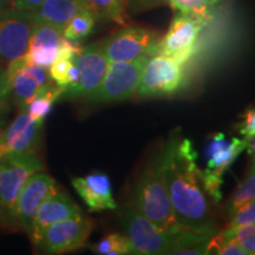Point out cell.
<instances>
[{"mask_svg": "<svg viewBox=\"0 0 255 255\" xmlns=\"http://www.w3.org/2000/svg\"><path fill=\"white\" fill-rule=\"evenodd\" d=\"M207 23L195 15L177 12L164 37L159 40L158 52L186 64L195 52L201 30Z\"/></svg>", "mask_w": 255, "mask_h": 255, "instance_id": "8fae6325", "label": "cell"}, {"mask_svg": "<svg viewBox=\"0 0 255 255\" xmlns=\"http://www.w3.org/2000/svg\"><path fill=\"white\" fill-rule=\"evenodd\" d=\"M51 81L52 78L49 69L28 63L9 81V100L17 105L19 110H25L37 92Z\"/></svg>", "mask_w": 255, "mask_h": 255, "instance_id": "9a60e30c", "label": "cell"}, {"mask_svg": "<svg viewBox=\"0 0 255 255\" xmlns=\"http://www.w3.org/2000/svg\"><path fill=\"white\" fill-rule=\"evenodd\" d=\"M164 5L168 0H127V11L128 14H138Z\"/></svg>", "mask_w": 255, "mask_h": 255, "instance_id": "f1b7e54d", "label": "cell"}, {"mask_svg": "<svg viewBox=\"0 0 255 255\" xmlns=\"http://www.w3.org/2000/svg\"><path fill=\"white\" fill-rule=\"evenodd\" d=\"M159 34L141 26H124L103 40L109 62H131L158 52Z\"/></svg>", "mask_w": 255, "mask_h": 255, "instance_id": "52a82bcc", "label": "cell"}, {"mask_svg": "<svg viewBox=\"0 0 255 255\" xmlns=\"http://www.w3.org/2000/svg\"><path fill=\"white\" fill-rule=\"evenodd\" d=\"M168 4L175 11L181 13L191 14L202 19L206 23L210 20V8L202 0H168Z\"/></svg>", "mask_w": 255, "mask_h": 255, "instance_id": "484cf974", "label": "cell"}, {"mask_svg": "<svg viewBox=\"0 0 255 255\" xmlns=\"http://www.w3.org/2000/svg\"><path fill=\"white\" fill-rule=\"evenodd\" d=\"M43 123L32 120L27 111L20 110L0 136V156L6 154H36Z\"/></svg>", "mask_w": 255, "mask_h": 255, "instance_id": "4fadbf2b", "label": "cell"}, {"mask_svg": "<svg viewBox=\"0 0 255 255\" xmlns=\"http://www.w3.org/2000/svg\"><path fill=\"white\" fill-rule=\"evenodd\" d=\"M75 64V60L56 58L49 68V72L52 81L60 87H68L70 84V72Z\"/></svg>", "mask_w": 255, "mask_h": 255, "instance_id": "4316f807", "label": "cell"}, {"mask_svg": "<svg viewBox=\"0 0 255 255\" xmlns=\"http://www.w3.org/2000/svg\"><path fill=\"white\" fill-rule=\"evenodd\" d=\"M9 90H11V85H9L7 72H6V69L0 65V101L9 100Z\"/></svg>", "mask_w": 255, "mask_h": 255, "instance_id": "1f68e13d", "label": "cell"}, {"mask_svg": "<svg viewBox=\"0 0 255 255\" xmlns=\"http://www.w3.org/2000/svg\"><path fill=\"white\" fill-rule=\"evenodd\" d=\"M240 133L244 138L250 139L255 133V110H248L240 124Z\"/></svg>", "mask_w": 255, "mask_h": 255, "instance_id": "f546056e", "label": "cell"}, {"mask_svg": "<svg viewBox=\"0 0 255 255\" xmlns=\"http://www.w3.org/2000/svg\"><path fill=\"white\" fill-rule=\"evenodd\" d=\"M9 110V101H0V115L7 114Z\"/></svg>", "mask_w": 255, "mask_h": 255, "instance_id": "836d02e7", "label": "cell"}, {"mask_svg": "<svg viewBox=\"0 0 255 255\" xmlns=\"http://www.w3.org/2000/svg\"><path fill=\"white\" fill-rule=\"evenodd\" d=\"M92 228L91 220L83 215L69 218L51 225L34 246L41 253L62 254L87 245Z\"/></svg>", "mask_w": 255, "mask_h": 255, "instance_id": "30bf717a", "label": "cell"}, {"mask_svg": "<svg viewBox=\"0 0 255 255\" xmlns=\"http://www.w3.org/2000/svg\"><path fill=\"white\" fill-rule=\"evenodd\" d=\"M133 205L143 216L161 231L180 234L183 228L175 218L159 157L145 169L133 190Z\"/></svg>", "mask_w": 255, "mask_h": 255, "instance_id": "7a4b0ae2", "label": "cell"}, {"mask_svg": "<svg viewBox=\"0 0 255 255\" xmlns=\"http://www.w3.org/2000/svg\"><path fill=\"white\" fill-rule=\"evenodd\" d=\"M246 139H239L233 137L227 139L223 133H215L212 136L206 150L207 171L221 176L227 169L231 167L233 162L239 155L246 149Z\"/></svg>", "mask_w": 255, "mask_h": 255, "instance_id": "ac0fdd59", "label": "cell"}, {"mask_svg": "<svg viewBox=\"0 0 255 255\" xmlns=\"http://www.w3.org/2000/svg\"><path fill=\"white\" fill-rule=\"evenodd\" d=\"M95 24L94 15L83 8L63 28V37L72 41H81L94 31Z\"/></svg>", "mask_w": 255, "mask_h": 255, "instance_id": "7402d4cb", "label": "cell"}, {"mask_svg": "<svg viewBox=\"0 0 255 255\" xmlns=\"http://www.w3.org/2000/svg\"><path fill=\"white\" fill-rule=\"evenodd\" d=\"M79 215H83L81 208L66 194L56 189L37 209L28 237L33 245H36L51 225Z\"/></svg>", "mask_w": 255, "mask_h": 255, "instance_id": "5bb4252c", "label": "cell"}, {"mask_svg": "<svg viewBox=\"0 0 255 255\" xmlns=\"http://www.w3.org/2000/svg\"><path fill=\"white\" fill-rule=\"evenodd\" d=\"M34 24L32 12L14 8L0 11V62L8 64L26 53Z\"/></svg>", "mask_w": 255, "mask_h": 255, "instance_id": "9c48e42d", "label": "cell"}, {"mask_svg": "<svg viewBox=\"0 0 255 255\" xmlns=\"http://www.w3.org/2000/svg\"><path fill=\"white\" fill-rule=\"evenodd\" d=\"M72 186L87 203L90 212L117 208L113 197L111 182L108 175L94 173L84 177L72 178Z\"/></svg>", "mask_w": 255, "mask_h": 255, "instance_id": "2e32d148", "label": "cell"}, {"mask_svg": "<svg viewBox=\"0 0 255 255\" xmlns=\"http://www.w3.org/2000/svg\"><path fill=\"white\" fill-rule=\"evenodd\" d=\"M44 169L37 154L0 156V208L5 220L13 222V213L21 189L32 175Z\"/></svg>", "mask_w": 255, "mask_h": 255, "instance_id": "3957f363", "label": "cell"}, {"mask_svg": "<svg viewBox=\"0 0 255 255\" xmlns=\"http://www.w3.org/2000/svg\"><path fill=\"white\" fill-rule=\"evenodd\" d=\"M81 5L96 21H113L122 26L128 23L127 0H81Z\"/></svg>", "mask_w": 255, "mask_h": 255, "instance_id": "ffe728a7", "label": "cell"}, {"mask_svg": "<svg viewBox=\"0 0 255 255\" xmlns=\"http://www.w3.org/2000/svg\"><path fill=\"white\" fill-rule=\"evenodd\" d=\"M81 9H83L82 5L72 0H44L32 14L36 23L52 25L63 31L65 25Z\"/></svg>", "mask_w": 255, "mask_h": 255, "instance_id": "d6986e66", "label": "cell"}, {"mask_svg": "<svg viewBox=\"0 0 255 255\" xmlns=\"http://www.w3.org/2000/svg\"><path fill=\"white\" fill-rule=\"evenodd\" d=\"M253 199H255V170H250L247 177L237 187L226 205V214L231 216L238 208Z\"/></svg>", "mask_w": 255, "mask_h": 255, "instance_id": "cb8c5ba5", "label": "cell"}, {"mask_svg": "<svg viewBox=\"0 0 255 255\" xmlns=\"http://www.w3.org/2000/svg\"><path fill=\"white\" fill-rule=\"evenodd\" d=\"M91 250L100 255H124L131 254V245L126 235L111 233L91 246Z\"/></svg>", "mask_w": 255, "mask_h": 255, "instance_id": "603a6c76", "label": "cell"}, {"mask_svg": "<svg viewBox=\"0 0 255 255\" xmlns=\"http://www.w3.org/2000/svg\"><path fill=\"white\" fill-rule=\"evenodd\" d=\"M9 4H11V0H0V11L9 8Z\"/></svg>", "mask_w": 255, "mask_h": 255, "instance_id": "e575fe53", "label": "cell"}, {"mask_svg": "<svg viewBox=\"0 0 255 255\" xmlns=\"http://www.w3.org/2000/svg\"><path fill=\"white\" fill-rule=\"evenodd\" d=\"M72 1H77V2H79V4H81V0H72Z\"/></svg>", "mask_w": 255, "mask_h": 255, "instance_id": "74e56055", "label": "cell"}, {"mask_svg": "<svg viewBox=\"0 0 255 255\" xmlns=\"http://www.w3.org/2000/svg\"><path fill=\"white\" fill-rule=\"evenodd\" d=\"M183 82V64L156 53L145 63L136 92L142 98L164 97L180 90Z\"/></svg>", "mask_w": 255, "mask_h": 255, "instance_id": "8992f818", "label": "cell"}, {"mask_svg": "<svg viewBox=\"0 0 255 255\" xmlns=\"http://www.w3.org/2000/svg\"><path fill=\"white\" fill-rule=\"evenodd\" d=\"M75 63L79 71L78 82L71 87H65L62 98L72 100L83 97L88 100L100 87L109 68L110 62L105 55L103 41L82 47Z\"/></svg>", "mask_w": 255, "mask_h": 255, "instance_id": "ba28073f", "label": "cell"}, {"mask_svg": "<svg viewBox=\"0 0 255 255\" xmlns=\"http://www.w3.org/2000/svg\"><path fill=\"white\" fill-rule=\"evenodd\" d=\"M126 237L131 245V254H167L178 234L161 231L135 208L128 206L121 213ZM181 234V233H180Z\"/></svg>", "mask_w": 255, "mask_h": 255, "instance_id": "277c9868", "label": "cell"}, {"mask_svg": "<svg viewBox=\"0 0 255 255\" xmlns=\"http://www.w3.org/2000/svg\"><path fill=\"white\" fill-rule=\"evenodd\" d=\"M248 154H250L252 158V167L251 170H255V133L251 137L250 139H247V146H246Z\"/></svg>", "mask_w": 255, "mask_h": 255, "instance_id": "d6a6232c", "label": "cell"}, {"mask_svg": "<svg viewBox=\"0 0 255 255\" xmlns=\"http://www.w3.org/2000/svg\"><path fill=\"white\" fill-rule=\"evenodd\" d=\"M220 233L223 238L234 239L247 255H255V225L228 226Z\"/></svg>", "mask_w": 255, "mask_h": 255, "instance_id": "d4e9b609", "label": "cell"}, {"mask_svg": "<svg viewBox=\"0 0 255 255\" xmlns=\"http://www.w3.org/2000/svg\"><path fill=\"white\" fill-rule=\"evenodd\" d=\"M214 234H201L186 229L175 239L167 254L173 255H200L207 254L210 239Z\"/></svg>", "mask_w": 255, "mask_h": 255, "instance_id": "44dd1931", "label": "cell"}, {"mask_svg": "<svg viewBox=\"0 0 255 255\" xmlns=\"http://www.w3.org/2000/svg\"><path fill=\"white\" fill-rule=\"evenodd\" d=\"M4 221H5V216H4V214H2L1 208H0V226H1L2 223H4Z\"/></svg>", "mask_w": 255, "mask_h": 255, "instance_id": "8d00e7d4", "label": "cell"}, {"mask_svg": "<svg viewBox=\"0 0 255 255\" xmlns=\"http://www.w3.org/2000/svg\"><path fill=\"white\" fill-rule=\"evenodd\" d=\"M62 38L63 31L60 28L49 24L36 23L25 55L30 63L49 69L56 59Z\"/></svg>", "mask_w": 255, "mask_h": 255, "instance_id": "e0dca14e", "label": "cell"}, {"mask_svg": "<svg viewBox=\"0 0 255 255\" xmlns=\"http://www.w3.org/2000/svg\"><path fill=\"white\" fill-rule=\"evenodd\" d=\"M159 159L177 222L189 231L215 234L214 201L203 186L202 170L196 164L191 142L187 138L171 139Z\"/></svg>", "mask_w": 255, "mask_h": 255, "instance_id": "6da1fadb", "label": "cell"}, {"mask_svg": "<svg viewBox=\"0 0 255 255\" xmlns=\"http://www.w3.org/2000/svg\"><path fill=\"white\" fill-rule=\"evenodd\" d=\"M149 58L145 56L131 62H110L101 85L88 100L111 103L131 98L136 94L143 68Z\"/></svg>", "mask_w": 255, "mask_h": 255, "instance_id": "5b68a950", "label": "cell"}, {"mask_svg": "<svg viewBox=\"0 0 255 255\" xmlns=\"http://www.w3.org/2000/svg\"><path fill=\"white\" fill-rule=\"evenodd\" d=\"M56 189L58 188L55 180L43 170L32 175L25 183L15 202L13 222L17 223L25 233L30 234L37 209Z\"/></svg>", "mask_w": 255, "mask_h": 255, "instance_id": "7c38bea8", "label": "cell"}, {"mask_svg": "<svg viewBox=\"0 0 255 255\" xmlns=\"http://www.w3.org/2000/svg\"><path fill=\"white\" fill-rule=\"evenodd\" d=\"M255 225V199L245 203L231 215L228 226Z\"/></svg>", "mask_w": 255, "mask_h": 255, "instance_id": "83f0119b", "label": "cell"}, {"mask_svg": "<svg viewBox=\"0 0 255 255\" xmlns=\"http://www.w3.org/2000/svg\"><path fill=\"white\" fill-rule=\"evenodd\" d=\"M43 1L44 0H11L9 8L33 12L39 7Z\"/></svg>", "mask_w": 255, "mask_h": 255, "instance_id": "4dcf8cb0", "label": "cell"}, {"mask_svg": "<svg viewBox=\"0 0 255 255\" xmlns=\"http://www.w3.org/2000/svg\"><path fill=\"white\" fill-rule=\"evenodd\" d=\"M5 116H6V114H4V115H0V136H1L2 130H4V128L6 127V120H5Z\"/></svg>", "mask_w": 255, "mask_h": 255, "instance_id": "d590c367", "label": "cell"}]
</instances>
